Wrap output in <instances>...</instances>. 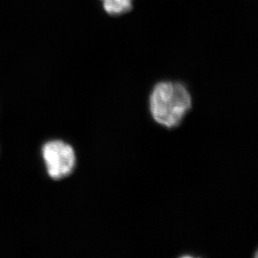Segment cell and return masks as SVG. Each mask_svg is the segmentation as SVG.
I'll return each instance as SVG.
<instances>
[{
  "label": "cell",
  "mask_w": 258,
  "mask_h": 258,
  "mask_svg": "<svg viewBox=\"0 0 258 258\" xmlns=\"http://www.w3.org/2000/svg\"><path fill=\"white\" fill-rule=\"evenodd\" d=\"M103 8L111 16L124 15L132 9L133 0H101Z\"/></svg>",
  "instance_id": "cell-3"
},
{
  "label": "cell",
  "mask_w": 258,
  "mask_h": 258,
  "mask_svg": "<svg viewBox=\"0 0 258 258\" xmlns=\"http://www.w3.org/2000/svg\"><path fill=\"white\" fill-rule=\"evenodd\" d=\"M43 157L47 172L54 180L68 177L76 166V152L73 147L62 141L47 142L43 147Z\"/></svg>",
  "instance_id": "cell-2"
},
{
  "label": "cell",
  "mask_w": 258,
  "mask_h": 258,
  "mask_svg": "<svg viewBox=\"0 0 258 258\" xmlns=\"http://www.w3.org/2000/svg\"><path fill=\"white\" fill-rule=\"evenodd\" d=\"M154 120L174 129L181 124L192 107V98L185 85L178 81H161L154 86L149 99Z\"/></svg>",
  "instance_id": "cell-1"
}]
</instances>
